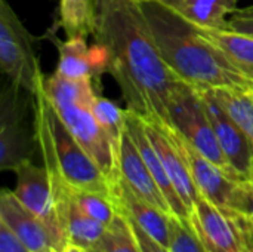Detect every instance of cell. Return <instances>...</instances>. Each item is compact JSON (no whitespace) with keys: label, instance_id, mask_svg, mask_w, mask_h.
<instances>
[{"label":"cell","instance_id":"cell-1","mask_svg":"<svg viewBox=\"0 0 253 252\" xmlns=\"http://www.w3.org/2000/svg\"><path fill=\"white\" fill-rule=\"evenodd\" d=\"M96 43L108 55L126 110L172 128L169 104L182 82L165 62L136 0H99Z\"/></svg>","mask_w":253,"mask_h":252},{"label":"cell","instance_id":"cell-2","mask_svg":"<svg viewBox=\"0 0 253 252\" xmlns=\"http://www.w3.org/2000/svg\"><path fill=\"white\" fill-rule=\"evenodd\" d=\"M148 30L169 68L197 91L253 89V82L200 30L165 0L138 1Z\"/></svg>","mask_w":253,"mask_h":252},{"label":"cell","instance_id":"cell-3","mask_svg":"<svg viewBox=\"0 0 253 252\" xmlns=\"http://www.w3.org/2000/svg\"><path fill=\"white\" fill-rule=\"evenodd\" d=\"M33 97L34 138L42 156L49 157L68 186L111 196V183L77 143L49 101L44 85Z\"/></svg>","mask_w":253,"mask_h":252},{"label":"cell","instance_id":"cell-4","mask_svg":"<svg viewBox=\"0 0 253 252\" xmlns=\"http://www.w3.org/2000/svg\"><path fill=\"white\" fill-rule=\"evenodd\" d=\"M0 65L12 83L36 94L46 80L28 33L7 0H0Z\"/></svg>","mask_w":253,"mask_h":252},{"label":"cell","instance_id":"cell-5","mask_svg":"<svg viewBox=\"0 0 253 252\" xmlns=\"http://www.w3.org/2000/svg\"><path fill=\"white\" fill-rule=\"evenodd\" d=\"M172 128L199 153L218 165L233 178L243 181L230 166L218 143L215 129L205 108L202 95L187 83H181L172 94L169 104Z\"/></svg>","mask_w":253,"mask_h":252},{"label":"cell","instance_id":"cell-6","mask_svg":"<svg viewBox=\"0 0 253 252\" xmlns=\"http://www.w3.org/2000/svg\"><path fill=\"white\" fill-rule=\"evenodd\" d=\"M188 220L206 252L248 250V238L253 233V226L245 215L225 211L200 195Z\"/></svg>","mask_w":253,"mask_h":252},{"label":"cell","instance_id":"cell-7","mask_svg":"<svg viewBox=\"0 0 253 252\" xmlns=\"http://www.w3.org/2000/svg\"><path fill=\"white\" fill-rule=\"evenodd\" d=\"M193 177L199 193L209 202L225 211L242 212L249 189L253 183L233 178L218 165L199 153L188 141H185L173 128H170Z\"/></svg>","mask_w":253,"mask_h":252},{"label":"cell","instance_id":"cell-8","mask_svg":"<svg viewBox=\"0 0 253 252\" xmlns=\"http://www.w3.org/2000/svg\"><path fill=\"white\" fill-rule=\"evenodd\" d=\"M12 83V82H10ZM19 86L12 83L1 92L0 104V168L15 171L21 163L31 160L36 143L25 126L24 105L19 98Z\"/></svg>","mask_w":253,"mask_h":252},{"label":"cell","instance_id":"cell-9","mask_svg":"<svg viewBox=\"0 0 253 252\" xmlns=\"http://www.w3.org/2000/svg\"><path fill=\"white\" fill-rule=\"evenodd\" d=\"M53 107L77 143L113 183L117 178L116 157L105 132L92 113V107L80 104H59Z\"/></svg>","mask_w":253,"mask_h":252},{"label":"cell","instance_id":"cell-10","mask_svg":"<svg viewBox=\"0 0 253 252\" xmlns=\"http://www.w3.org/2000/svg\"><path fill=\"white\" fill-rule=\"evenodd\" d=\"M199 92L215 129L221 150L231 169L243 181L253 183V143L215 100L209 89Z\"/></svg>","mask_w":253,"mask_h":252},{"label":"cell","instance_id":"cell-11","mask_svg":"<svg viewBox=\"0 0 253 252\" xmlns=\"http://www.w3.org/2000/svg\"><path fill=\"white\" fill-rule=\"evenodd\" d=\"M13 172L16 175V186L12 192L16 199L27 209L42 218L67 247L68 242L58 221L52 181L46 166H37L31 160H27L15 168Z\"/></svg>","mask_w":253,"mask_h":252},{"label":"cell","instance_id":"cell-12","mask_svg":"<svg viewBox=\"0 0 253 252\" xmlns=\"http://www.w3.org/2000/svg\"><path fill=\"white\" fill-rule=\"evenodd\" d=\"M0 221L4 223L31 252H62L65 245L53 230L27 209L10 190L0 195Z\"/></svg>","mask_w":253,"mask_h":252},{"label":"cell","instance_id":"cell-13","mask_svg":"<svg viewBox=\"0 0 253 252\" xmlns=\"http://www.w3.org/2000/svg\"><path fill=\"white\" fill-rule=\"evenodd\" d=\"M142 119L144 128L148 134L150 141L153 143L154 149L159 153V157L175 187V190L178 192L179 198L182 199V202L185 203L187 209L191 212L196 201L200 198V193L193 181L188 163L178 146V143L175 141L170 126L157 123L154 120L150 119Z\"/></svg>","mask_w":253,"mask_h":252},{"label":"cell","instance_id":"cell-14","mask_svg":"<svg viewBox=\"0 0 253 252\" xmlns=\"http://www.w3.org/2000/svg\"><path fill=\"white\" fill-rule=\"evenodd\" d=\"M117 175L138 198L154 205L160 211L173 215L165 195L162 193L147 163L139 154L127 129L125 131L120 144V151L117 157Z\"/></svg>","mask_w":253,"mask_h":252},{"label":"cell","instance_id":"cell-15","mask_svg":"<svg viewBox=\"0 0 253 252\" xmlns=\"http://www.w3.org/2000/svg\"><path fill=\"white\" fill-rule=\"evenodd\" d=\"M111 199L120 214L136 223L159 244L165 247L169 245L170 214H166L154 205L138 198L119 175L111 183Z\"/></svg>","mask_w":253,"mask_h":252},{"label":"cell","instance_id":"cell-16","mask_svg":"<svg viewBox=\"0 0 253 252\" xmlns=\"http://www.w3.org/2000/svg\"><path fill=\"white\" fill-rule=\"evenodd\" d=\"M58 46V74L67 79H93L104 70H108V55L102 45L89 48L84 37H67L65 42H56Z\"/></svg>","mask_w":253,"mask_h":252},{"label":"cell","instance_id":"cell-17","mask_svg":"<svg viewBox=\"0 0 253 252\" xmlns=\"http://www.w3.org/2000/svg\"><path fill=\"white\" fill-rule=\"evenodd\" d=\"M126 129L129 132V135L132 137L139 154L142 156L144 162L147 163L151 175L154 177L156 183L159 184L162 193L165 195L169 206H170V211L175 217H179V218H184V220H188L190 218V211L187 209L185 203L182 202V199L179 198L178 192L175 190L160 157H159V153L157 150L154 149L153 143L150 141L148 138V134L144 128V123H142V119L141 116H138L136 113L133 111H129L126 110Z\"/></svg>","mask_w":253,"mask_h":252},{"label":"cell","instance_id":"cell-18","mask_svg":"<svg viewBox=\"0 0 253 252\" xmlns=\"http://www.w3.org/2000/svg\"><path fill=\"white\" fill-rule=\"evenodd\" d=\"M172 9L199 27L228 28V16L237 0H165Z\"/></svg>","mask_w":253,"mask_h":252},{"label":"cell","instance_id":"cell-19","mask_svg":"<svg viewBox=\"0 0 253 252\" xmlns=\"http://www.w3.org/2000/svg\"><path fill=\"white\" fill-rule=\"evenodd\" d=\"M99 0H59V22L67 37H87L98 27Z\"/></svg>","mask_w":253,"mask_h":252},{"label":"cell","instance_id":"cell-20","mask_svg":"<svg viewBox=\"0 0 253 252\" xmlns=\"http://www.w3.org/2000/svg\"><path fill=\"white\" fill-rule=\"evenodd\" d=\"M44 92L53 105L59 104H80L92 107L96 92L93 89L92 79H67L58 73L46 77Z\"/></svg>","mask_w":253,"mask_h":252},{"label":"cell","instance_id":"cell-21","mask_svg":"<svg viewBox=\"0 0 253 252\" xmlns=\"http://www.w3.org/2000/svg\"><path fill=\"white\" fill-rule=\"evenodd\" d=\"M203 34L215 43L240 70L253 65V37L231 28L200 27Z\"/></svg>","mask_w":253,"mask_h":252},{"label":"cell","instance_id":"cell-22","mask_svg":"<svg viewBox=\"0 0 253 252\" xmlns=\"http://www.w3.org/2000/svg\"><path fill=\"white\" fill-rule=\"evenodd\" d=\"M222 108L253 143V92L245 89H209Z\"/></svg>","mask_w":253,"mask_h":252},{"label":"cell","instance_id":"cell-23","mask_svg":"<svg viewBox=\"0 0 253 252\" xmlns=\"http://www.w3.org/2000/svg\"><path fill=\"white\" fill-rule=\"evenodd\" d=\"M92 113L105 132L117 163L122 138L126 131V108L123 110L116 102L96 95L92 104Z\"/></svg>","mask_w":253,"mask_h":252},{"label":"cell","instance_id":"cell-24","mask_svg":"<svg viewBox=\"0 0 253 252\" xmlns=\"http://www.w3.org/2000/svg\"><path fill=\"white\" fill-rule=\"evenodd\" d=\"M87 252H142L129 221L117 211L116 218Z\"/></svg>","mask_w":253,"mask_h":252},{"label":"cell","instance_id":"cell-25","mask_svg":"<svg viewBox=\"0 0 253 252\" xmlns=\"http://www.w3.org/2000/svg\"><path fill=\"white\" fill-rule=\"evenodd\" d=\"M71 187V186H70ZM71 195L77 203V206L90 218L110 226L117 215L116 205L110 195L89 192V190H77L71 187Z\"/></svg>","mask_w":253,"mask_h":252},{"label":"cell","instance_id":"cell-26","mask_svg":"<svg viewBox=\"0 0 253 252\" xmlns=\"http://www.w3.org/2000/svg\"><path fill=\"white\" fill-rule=\"evenodd\" d=\"M168 248L170 252H206L190 220H184L175 215H170Z\"/></svg>","mask_w":253,"mask_h":252},{"label":"cell","instance_id":"cell-27","mask_svg":"<svg viewBox=\"0 0 253 252\" xmlns=\"http://www.w3.org/2000/svg\"><path fill=\"white\" fill-rule=\"evenodd\" d=\"M228 28L253 37V4L242 9L237 7L228 18Z\"/></svg>","mask_w":253,"mask_h":252},{"label":"cell","instance_id":"cell-28","mask_svg":"<svg viewBox=\"0 0 253 252\" xmlns=\"http://www.w3.org/2000/svg\"><path fill=\"white\" fill-rule=\"evenodd\" d=\"M0 252H31L24 242L0 221Z\"/></svg>","mask_w":253,"mask_h":252},{"label":"cell","instance_id":"cell-29","mask_svg":"<svg viewBox=\"0 0 253 252\" xmlns=\"http://www.w3.org/2000/svg\"><path fill=\"white\" fill-rule=\"evenodd\" d=\"M126 220L129 221L130 229H132V232L135 233V238H136V241H138V244H139L142 252H170L168 247L159 244L156 239H153L150 235H147V233H145L136 223H133L130 218L126 217Z\"/></svg>","mask_w":253,"mask_h":252},{"label":"cell","instance_id":"cell-30","mask_svg":"<svg viewBox=\"0 0 253 252\" xmlns=\"http://www.w3.org/2000/svg\"><path fill=\"white\" fill-rule=\"evenodd\" d=\"M239 214L245 215V217L249 220V223L253 226V184L251 186V189H249V193H248L246 202H245V205H243V209H242V212H239Z\"/></svg>","mask_w":253,"mask_h":252},{"label":"cell","instance_id":"cell-31","mask_svg":"<svg viewBox=\"0 0 253 252\" xmlns=\"http://www.w3.org/2000/svg\"><path fill=\"white\" fill-rule=\"evenodd\" d=\"M242 71H243V74H245L248 79H251V80L253 82V65H249V67L242 68Z\"/></svg>","mask_w":253,"mask_h":252},{"label":"cell","instance_id":"cell-32","mask_svg":"<svg viewBox=\"0 0 253 252\" xmlns=\"http://www.w3.org/2000/svg\"><path fill=\"white\" fill-rule=\"evenodd\" d=\"M62 252H86L84 250H82V248H77V247H74V245H67L65 248H64V251Z\"/></svg>","mask_w":253,"mask_h":252},{"label":"cell","instance_id":"cell-33","mask_svg":"<svg viewBox=\"0 0 253 252\" xmlns=\"http://www.w3.org/2000/svg\"><path fill=\"white\" fill-rule=\"evenodd\" d=\"M248 247H251V248H252V252H253V235L248 238Z\"/></svg>","mask_w":253,"mask_h":252},{"label":"cell","instance_id":"cell-34","mask_svg":"<svg viewBox=\"0 0 253 252\" xmlns=\"http://www.w3.org/2000/svg\"><path fill=\"white\" fill-rule=\"evenodd\" d=\"M246 252H252V248H251V247H248V250H246Z\"/></svg>","mask_w":253,"mask_h":252},{"label":"cell","instance_id":"cell-35","mask_svg":"<svg viewBox=\"0 0 253 252\" xmlns=\"http://www.w3.org/2000/svg\"><path fill=\"white\" fill-rule=\"evenodd\" d=\"M136 1H142V0H136Z\"/></svg>","mask_w":253,"mask_h":252},{"label":"cell","instance_id":"cell-36","mask_svg":"<svg viewBox=\"0 0 253 252\" xmlns=\"http://www.w3.org/2000/svg\"><path fill=\"white\" fill-rule=\"evenodd\" d=\"M252 92H253V89H252Z\"/></svg>","mask_w":253,"mask_h":252},{"label":"cell","instance_id":"cell-37","mask_svg":"<svg viewBox=\"0 0 253 252\" xmlns=\"http://www.w3.org/2000/svg\"><path fill=\"white\" fill-rule=\"evenodd\" d=\"M86 252H87V251H86Z\"/></svg>","mask_w":253,"mask_h":252}]
</instances>
